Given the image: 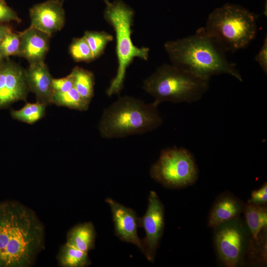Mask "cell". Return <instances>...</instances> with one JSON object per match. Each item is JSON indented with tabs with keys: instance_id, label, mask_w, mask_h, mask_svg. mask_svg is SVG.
I'll return each mask as SVG.
<instances>
[{
	"instance_id": "obj_1",
	"label": "cell",
	"mask_w": 267,
	"mask_h": 267,
	"mask_svg": "<svg viewBox=\"0 0 267 267\" xmlns=\"http://www.w3.org/2000/svg\"><path fill=\"white\" fill-rule=\"evenodd\" d=\"M44 224L20 202H0V267H30L44 248Z\"/></svg>"
},
{
	"instance_id": "obj_2",
	"label": "cell",
	"mask_w": 267,
	"mask_h": 267,
	"mask_svg": "<svg viewBox=\"0 0 267 267\" xmlns=\"http://www.w3.org/2000/svg\"><path fill=\"white\" fill-rule=\"evenodd\" d=\"M164 48L172 65L197 78L209 81L213 76L226 74L242 82L236 64L226 58V48L204 27L193 35L166 42Z\"/></svg>"
},
{
	"instance_id": "obj_3",
	"label": "cell",
	"mask_w": 267,
	"mask_h": 267,
	"mask_svg": "<svg viewBox=\"0 0 267 267\" xmlns=\"http://www.w3.org/2000/svg\"><path fill=\"white\" fill-rule=\"evenodd\" d=\"M130 96L119 97L104 110L99 124L101 136L105 138L142 134L158 128L163 122L158 107Z\"/></svg>"
},
{
	"instance_id": "obj_4",
	"label": "cell",
	"mask_w": 267,
	"mask_h": 267,
	"mask_svg": "<svg viewBox=\"0 0 267 267\" xmlns=\"http://www.w3.org/2000/svg\"><path fill=\"white\" fill-rule=\"evenodd\" d=\"M134 10L121 0L109 2L104 12L106 21L113 27L116 37V51L118 68L116 76L111 81L106 93L109 96L119 93L123 89L126 71L135 58L147 60L149 48L138 47L133 43Z\"/></svg>"
},
{
	"instance_id": "obj_5",
	"label": "cell",
	"mask_w": 267,
	"mask_h": 267,
	"mask_svg": "<svg viewBox=\"0 0 267 267\" xmlns=\"http://www.w3.org/2000/svg\"><path fill=\"white\" fill-rule=\"evenodd\" d=\"M258 17L239 5L226 3L209 14L204 28L227 51L234 52L246 48L255 38Z\"/></svg>"
},
{
	"instance_id": "obj_6",
	"label": "cell",
	"mask_w": 267,
	"mask_h": 267,
	"mask_svg": "<svg viewBox=\"0 0 267 267\" xmlns=\"http://www.w3.org/2000/svg\"><path fill=\"white\" fill-rule=\"evenodd\" d=\"M209 81L172 65L164 64L143 82V88L160 103L196 102L208 90Z\"/></svg>"
},
{
	"instance_id": "obj_7",
	"label": "cell",
	"mask_w": 267,
	"mask_h": 267,
	"mask_svg": "<svg viewBox=\"0 0 267 267\" xmlns=\"http://www.w3.org/2000/svg\"><path fill=\"white\" fill-rule=\"evenodd\" d=\"M151 178L169 188H181L192 184L198 170L191 153L183 148L163 149L150 170Z\"/></svg>"
},
{
	"instance_id": "obj_8",
	"label": "cell",
	"mask_w": 267,
	"mask_h": 267,
	"mask_svg": "<svg viewBox=\"0 0 267 267\" xmlns=\"http://www.w3.org/2000/svg\"><path fill=\"white\" fill-rule=\"evenodd\" d=\"M139 226L145 232V237L142 240L145 249V256L152 262L164 227V205L154 191L149 193L147 209L144 215L139 218Z\"/></svg>"
},
{
	"instance_id": "obj_9",
	"label": "cell",
	"mask_w": 267,
	"mask_h": 267,
	"mask_svg": "<svg viewBox=\"0 0 267 267\" xmlns=\"http://www.w3.org/2000/svg\"><path fill=\"white\" fill-rule=\"evenodd\" d=\"M29 89L25 70L7 59L0 66V108L25 100Z\"/></svg>"
},
{
	"instance_id": "obj_10",
	"label": "cell",
	"mask_w": 267,
	"mask_h": 267,
	"mask_svg": "<svg viewBox=\"0 0 267 267\" xmlns=\"http://www.w3.org/2000/svg\"><path fill=\"white\" fill-rule=\"evenodd\" d=\"M110 207L116 235L122 241L137 246L145 255V249L137 235L139 218L135 212L110 198L106 199Z\"/></svg>"
},
{
	"instance_id": "obj_11",
	"label": "cell",
	"mask_w": 267,
	"mask_h": 267,
	"mask_svg": "<svg viewBox=\"0 0 267 267\" xmlns=\"http://www.w3.org/2000/svg\"><path fill=\"white\" fill-rule=\"evenodd\" d=\"M64 0H49L30 9L31 26L51 36L60 30L65 24Z\"/></svg>"
},
{
	"instance_id": "obj_12",
	"label": "cell",
	"mask_w": 267,
	"mask_h": 267,
	"mask_svg": "<svg viewBox=\"0 0 267 267\" xmlns=\"http://www.w3.org/2000/svg\"><path fill=\"white\" fill-rule=\"evenodd\" d=\"M19 34L18 56L25 58L29 64L44 61L48 50L50 36L32 26Z\"/></svg>"
},
{
	"instance_id": "obj_13",
	"label": "cell",
	"mask_w": 267,
	"mask_h": 267,
	"mask_svg": "<svg viewBox=\"0 0 267 267\" xmlns=\"http://www.w3.org/2000/svg\"><path fill=\"white\" fill-rule=\"evenodd\" d=\"M25 76L29 89L35 94L37 101L46 105L52 103L53 78L44 61L30 64Z\"/></svg>"
},
{
	"instance_id": "obj_14",
	"label": "cell",
	"mask_w": 267,
	"mask_h": 267,
	"mask_svg": "<svg viewBox=\"0 0 267 267\" xmlns=\"http://www.w3.org/2000/svg\"><path fill=\"white\" fill-rule=\"evenodd\" d=\"M219 254L227 267H234L239 262L242 251V237L239 230L233 226L220 230L216 238Z\"/></svg>"
},
{
	"instance_id": "obj_15",
	"label": "cell",
	"mask_w": 267,
	"mask_h": 267,
	"mask_svg": "<svg viewBox=\"0 0 267 267\" xmlns=\"http://www.w3.org/2000/svg\"><path fill=\"white\" fill-rule=\"evenodd\" d=\"M95 238L96 231L92 223L85 222L75 225L68 231L66 243L88 253L94 248Z\"/></svg>"
},
{
	"instance_id": "obj_16",
	"label": "cell",
	"mask_w": 267,
	"mask_h": 267,
	"mask_svg": "<svg viewBox=\"0 0 267 267\" xmlns=\"http://www.w3.org/2000/svg\"><path fill=\"white\" fill-rule=\"evenodd\" d=\"M240 210V204L236 199L228 196L220 199L210 213L209 226L215 227L234 218L239 214Z\"/></svg>"
},
{
	"instance_id": "obj_17",
	"label": "cell",
	"mask_w": 267,
	"mask_h": 267,
	"mask_svg": "<svg viewBox=\"0 0 267 267\" xmlns=\"http://www.w3.org/2000/svg\"><path fill=\"white\" fill-rule=\"evenodd\" d=\"M58 264L61 267H86L91 264L88 253L78 250L65 243L57 256Z\"/></svg>"
},
{
	"instance_id": "obj_18",
	"label": "cell",
	"mask_w": 267,
	"mask_h": 267,
	"mask_svg": "<svg viewBox=\"0 0 267 267\" xmlns=\"http://www.w3.org/2000/svg\"><path fill=\"white\" fill-rule=\"evenodd\" d=\"M70 73L74 79V88L89 104L94 95V76L93 73L76 66Z\"/></svg>"
},
{
	"instance_id": "obj_19",
	"label": "cell",
	"mask_w": 267,
	"mask_h": 267,
	"mask_svg": "<svg viewBox=\"0 0 267 267\" xmlns=\"http://www.w3.org/2000/svg\"><path fill=\"white\" fill-rule=\"evenodd\" d=\"M247 223L254 239H257L262 229L267 225L266 209L260 205L249 203L246 208Z\"/></svg>"
},
{
	"instance_id": "obj_20",
	"label": "cell",
	"mask_w": 267,
	"mask_h": 267,
	"mask_svg": "<svg viewBox=\"0 0 267 267\" xmlns=\"http://www.w3.org/2000/svg\"><path fill=\"white\" fill-rule=\"evenodd\" d=\"M51 100L58 106L80 111L88 110L89 106L74 88L66 92H53Z\"/></svg>"
},
{
	"instance_id": "obj_21",
	"label": "cell",
	"mask_w": 267,
	"mask_h": 267,
	"mask_svg": "<svg viewBox=\"0 0 267 267\" xmlns=\"http://www.w3.org/2000/svg\"><path fill=\"white\" fill-rule=\"evenodd\" d=\"M46 105L40 102L27 103L21 109L12 110V117L17 120L33 124L41 119L44 114Z\"/></svg>"
},
{
	"instance_id": "obj_22",
	"label": "cell",
	"mask_w": 267,
	"mask_h": 267,
	"mask_svg": "<svg viewBox=\"0 0 267 267\" xmlns=\"http://www.w3.org/2000/svg\"><path fill=\"white\" fill-rule=\"evenodd\" d=\"M83 37L87 41L94 59L103 53L107 44L113 40L112 35L104 31H86Z\"/></svg>"
},
{
	"instance_id": "obj_23",
	"label": "cell",
	"mask_w": 267,
	"mask_h": 267,
	"mask_svg": "<svg viewBox=\"0 0 267 267\" xmlns=\"http://www.w3.org/2000/svg\"><path fill=\"white\" fill-rule=\"evenodd\" d=\"M69 52L77 62H90L94 59L92 52L85 38H75L70 47Z\"/></svg>"
},
{
	"instance_id": "obj_24",
	"label": "cell",
	"mask_w": 267,
	"mask_h": 267,
	"mask_svg": "<svg viewBox=\"0 0 267 267\" xmlns=\"http://www.w3.org/2000/svg\"><path fill=\"white\" fill-rule=\"evenodd\" d=\"M20 37L19 33L12 31L8 32L0 42V54L3 58L19 54Z\"/></svg>"
},
{
	"instance_id": "obj_25",
	"label": "cell",
	"mask_w": 267,
	"mask_h": 267,
	"mask_svg": "<svg viewBox=\"0 0 267 267\" xmlns=\"http://www.w3.org/2000/svg\"><path fill=\"white\" fill-rule=\"evenodd\" d=\"M74 79L70 73L67 76L60 78L53 79L52 81L53 92H63L70 90L74 88Z\"/></svg>"
},
{
	"instance_id": "obj_26",
	"label": "cell",
	"mask_w": 267,
	"mask_h": 267,
	"mask_svg": "<svg viewBox=\"0 0 267 267\" xmlns=\"http://www.w3.org/2000/svg\"><path fill=\"white\" fill-rule=\"evenodd\" d=\"M15 21L20 22L21 19L16 12L9 7L4 0H0V24Z\"/></svg>"
},
{
	"instance_id": "obj_27",
	"label": "cell",
	"mask_w": 267,
	"mask_h": 267,
	"mask_svg": "<svg viewBox=\"0 0 267 267\" xmlns=\"http://www.w3.org/2000/svg\"><path fill=\"white\" fill-rule=\"evenodd\" d=\"M267 201V184L265 183L260 188L253 191L249 203L261 205Z\"/></svg>"
},
{
	"instance_id": "obj_28",
	"label": "cell",
	"mask_w": 267,
	"mask_h": 267,
	"mask_svg": "<svg viewBox=\"0 0 267 267\" xmlns=\"http://www.w3.org/2000/svg\"><path fill=\"white\" fill-rule=\"evenodd\" d=\"M255 60L258 63L260 66L266 74L267 73V37L264 39L262 47L255 57Z\"/></svg>"
},
{
	"instance_id": "obj_29",
	"label": "cell",
	"mask_w": 267,
	"mask_h": 267,
	"mask_svg": "<svg viewBox=\"0 0 267 267\" xmlns=\"http://www.w3.org/2000/svg\"><path fill=\"white\" fill-rule=\"evenodd\" d=\"M12 30L11 28L6 24H0V42L6 34Z\"/></svg>"
},
{
	"instance_id": "obj_30",
	"label": "cell",
	"mask_w": 267,
	"mask_h": 267,
	"mask_svg": "<svg viewBox=\"0 0 267 267\" xmlns=\"http://www.w3.org/2000/svg\"><path fill=\"white\" fill-rule=\"evenodd\" d=\"M5 58L3 57V56L0 54V66L2 64V63L4 61V59Z\"/></svg>"
},
{
	"instance_id": "obj_31",
	"label": "cell",
	"mask_w": 267,
	"mask_h": 267,
	"mask_svg": "<svg viewBox=\"0 0 267 267\" xmlns=\"http://www.w3.org/2000/svg\"><path fill=\"white\" fill-rule=\"evenodd\" d=\"M103 0L105 2L106 4H107L109 2V0Z\"/></svg>"
}]
</instances>
